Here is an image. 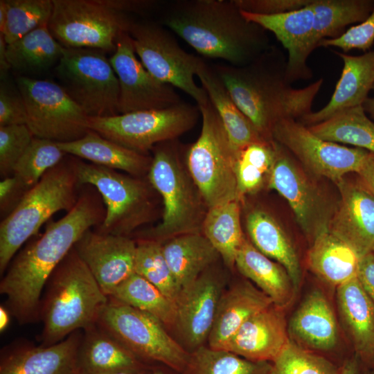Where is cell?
Listing matches in <instances>:
<instances>
[{
    "instance_id": "cell-1",
    "label": "cell",
    "mask_w": 374,
    "mask_h": 374,
    "mask_svg": "<svg viewBox=\"0 0 374 374\" xmlns=\"http://www.w3.org/2000/svg\"><path fill=\"white\" fill-rule=\"evenodd\" d=\"M105 206L97 190L83 186L75 206L13 257L0 281L6 306L19 324L39 321L41 297L49 277L89 229L105 217Z\"/></svg>"
},
{
    "instance_id": "cell-2",
    "label": "cell",
    "mask_w": 374,
    "mask_h": 374,
    "mask_svg": "<svg viewBox=\"0 0 374 374\" xmlns=\"http://www.w3.org/2000/svg\"><path fill=\"white\" fill-rule=\"evenodd\" d=\"M287 60L271 46L244 66L216 64L213 69L230 96L262 138L272 141V131L284 119L297 121L312 112L323 80L296 89L286 75Z\"/></svg>"
},
{
    "instance_id": "cell-3",
    "label": "cell",
    "mask_w": 374,
    "mask_h": 374,
    "mask_svg": "<svg viewBox=\"0 0 374 374\" xmlns=\"http://www.w3.org/2000/svg\"><path fill=\"white\" fill-rule=\"evenodd\" d=\"M160 24L202 55L246 65L271 45L267 30L248 20L234 0H176L166 3Z\"/></svg>"
},
{
    "instance_id": "cell-4",
    "label": "cell",
    "mask_w": 374,
    "mask_h": 374,
    "mask_svg": "<svg viewBox=\"0 0 374 374\" xmlns=\"http://www.w3.org/2000/svg\"><path fill=\"white\" fill-rule=\"evenodd\" d=\"M108 301L73 247L44 287L39 304V321L43 323L39 345L55 344L96 323Z\"/></svg>"
},
{
    "instance_id": "cell-5",
    "label": "cell",
    "mask_w": 374,
    "mask_h": 374,
    "mask_svg": "<svg viewBox=\"0 0 374 374\" xmlns=\"http://www.w3.org/2000/svg\"><path fill=\"white\" fill-rule=\"evenodd\" d=\"M80 185L75 157L66 154L48 170L0 223V275L13 257L52 215L71 211L76 204Z\"/></svg>"
},
{
    "instance_id": "cell-6",
    "label": "cell",
    "mask_w": 374,
    "mask_h": 374,
    "mask_svg": "<svg viewBox=\"0 0 374 374\" xmlns=\"http://www.w3.org/2000/svg\"><path fill=\"white\" fill-rule=\"evenodd\" d=\"M198 106V105H197ZM202 118L199 136L186 153L190 175L208 208L238 201V155L210 100L198 106Z\"/></svg>"
},
{
    "instance_id": "cell-7",
    "label": "cell",
    "mask_w": 374,
    "mask_h": 374,
    "mask_svg": "<svg viewBox=\"0 0 374 374\" xmlns=\"http://www.w3.org/2000/svg\"><path fill=\"white\" fill-rule=\"evenodd\" d=\"M97 323L145 364L184 371L190 353L152 315L109 297Z\"/></svg>"
},
{
    "instance_id": "cell-8",
    "label": "cell",
    "mask_w": 374,
    "mask_h": 374,
    "mask_svg": "<svg viewBox=\"0 0 374 374\" xmlns=\"http://www.w3.org/2000/svg\"><path fill=\"white\" fill-rule=\"evenodd\" d=\"M48 28L66 48H91L114 53L121 35L134 21L103 0H53Z\"/></svg>"
},
{
    "instance_id": "cell-9",
    "label": "cell",
    "mask_w": 374,
    "mask_h": 374,
    "mask_svg": "<svg viewBox=\"0 0 374 374\" xmlns=\"http://www.w3.org/2000/svg\"><path fill=\"white\" fill-rule=\"evenodd\" d=\"M59 84L89 117L119 114V84L105 52L66 48L53 69Z\"/></svg>"
},
{
    "instance_id": "cell-10",
    "label": "cell",
    "mask_w": 374,
    "mask_h": 374,
    "mask_svg": "<svg viewBox=\"0 0 374 374\" xmlns=\"http://www.w3.org/2000/svg\"><path fill=\"white\" fill-rule=\"evenodd\" d=\"M201 115L197 105L181 103L154 110L89 117L88 127L102 136L141 154L177 139L194 127Z\"/></svg>"
},
{
    "instance_id": "cell-11",
    "label": "cell",
    "mask_w": 374,
    "mask_h": 374,
    "mask_svg": "<svg viewBox=\"0 0 374 374\" xmlns=\"http://www.w3.org/2000/svg\"><path fill=\"white\" fill-rule=\"evenodd\" d=\"M75 166L80 185L94 187L105 206V219L94 230L128 236L136 226L149 219L151 193L146 182L77 157Z\"/></svg>"
},
{
    "instance_id": "cell-12",
    "label": "cell",
    "mask_w": 374,
    "mask_h": 374,
    "mask_svg": "<svg viewBox=\"0 0 374 374\" xmlns=\"http://www.w3.org/2000/svg\"><path fill=\"white\" fill-rule=\"evenodd\" d=\"M128 33L138 58L155 78L187 93L198 106L209 100L195 81L204 61L184 51L168 28L153 21H133Z\"/></svg>"
},
{
    "instance_id": "cell-13",
    "label": "cell",
    "mask_w": 374,
    "mask_h": 374,
    "mask_svg": "<svg viewBox=\"0 0 374 374\" xmlns=\"http://www.w3.org/2000/svg\"><path fill=\"white\" fill-rule=\"evenodd\" d=\"M34 137L66 143L83 137L90 130L89 116L59 84L24 76L16 79Z\"/></svg>"
},
{
    "instance_id": "cell-14",
    "label": "cell",
    "mask_w": 374,
    "mask_h": 374,
    "mask_svg": "<svg viewBox=\"0 0 374 374\" xmlns=\"http://www.w3.org/2000/svg\"><path fill=\"white\" fill-rule=\"evenodd\" d=\"M170 141L153 148L154 157L148 178L162 197L163 213L161 222L150 232L148 238L143 239L159 242L169 236L193 233L197 223L196 198L175 151L169 145Z\"/></svg>"
},
{
    "instance_id": "cell-15",
    "label": "cell",
    "mask_w": 374,
    "mask_h": 374,
    "mask_svg": "<svg viewBox=\"0 0 374 374\" xmlns=\"http://www.w3.org/2000/svg\"><path fill=\"white\" fill-rule=\"evenodd\" d=\"M272 139L312 172L336 184L348 173H357L371 152L324 141L294 119L277 123L272 131Z\"/></svg>"
},
{
    "instance_id": "cell-16",
    "label": "cell",
    "mask_w": 374,
    "mask_h": 374,
    "mask_svg": "<svg viewBox=\"0 0 374 374\" xmlns=\"http://www.w3.org/2000/svg\"><path fill=\"white\" fill-rule=\"evenodd\" d=\"M118 80L119 114L167 109L183 103L175 88L155 78L138 58L129 33L109 58Z\"/></svg>"
},
{
    "instance_id": "cell-17",
    "label": "cell",
    "mask_w": 374,
    "mask_h": 374,
    "mask_svg": "<svg viewBox=\"0 0 374 374\" xmlns=\"http://www.w3.org/2000/svg\"><path fill=\"white\" fill-rule=\"evenodd\" d=\"M275 143L276 157L267 182L268 187L276 190L287 200L299 225L314 239L328 230L332 214L330 213L321 193L287 155V150Z\"/></svg>"
},
{
    "instance_id": "cell-18",
    "label": "cell",
    "mask_w": 374,
    "mask_h": 374,
    "mask_svg": "<svg viewBox=\"0 0 374 374\" xmlns=\"http://www.w3.org/2000/svg\"><path fill=\"white\" fill-rule=\"evenodd\" d=\"M225 283L224 276L208 268L181 289L174 327L189 353L207 341Z\"/></svg>"
},
{
    "instance_id": "cell-19",
    "label": "cell",
    "mask_w": 374,
    "mask_h": 374,
    "mask_svg": "<svg viewBox=\"0 0 374 374\" xmlns=\"http://www.w3.org/2000/svg\"><path fill=\"white\" fill-rule=\"evenodd\" d=\"M104 293L112 292L134 272L136 242L129 236L87 231L74 245Z\"/></svg>"
},
{
    "instance_id": "cell-20",
    "label": "cell",
    "mask_w": 374,
    "mask_h": 374,
    "mask_svg": "<svg viewBox=\"0 0 374 374\" xmlns=\"http://www.w3.org/2000/svg\"><path fill=\"white\" fill-rule=\"evenodd\" d=\"M82 336L78 330L53 345L19 340L1 350L0 374H78L77 353Z\"/></svg>"
},
{
    "instance_id": "cell-21",
    "label": "cell",
    "mask_w": 374,
    "mask_h": 374,
    "mask_svg": "<svg viewBox=\"0 0 374 374\" xmlns=\"http://www.w3.org/2000/svg\"><path fill=\"white\" fill-rule=\"evenodd\" d=\"M341 199L328 230L350 246L361 258L374 247V196L359 179L337 184Z\"/></svg>"
},
{
    "instance_id": "cell-22",
    "label": "cell",
    "mask_w": 374,
    "mask_h": 374,
    "mask_svg": "<svg viewBox=\"0 0 374 374\" xmlns=\"http://www.w3.org/2000/svg\"><path fill=\"white\" fill-rule=\"evenodd\" d=\"M310 4L299 10L274 15L242 11L248 20L271 32L287 51L286 75L290 83L312 77L307 60L314 51L312 37L314 15Z\"/></svg>"
},
{
    "instance_id": "cell-23",
    "label": "cell",
    "mask_w": 374,
    "mask_h": 374,
    "mask_svg": "<svg viewBox=\"0 0 374 374\" xmlns=\"http://www.w3.org/2000/svg\"><path fill=\"white\" fill-rule=\"evenodd\" d=\"M290 341L282 308L272 304L249 318L224 350L250 361L272 363Z\"/></svg>"
},
{
    "instance_id": "cell-24",
    "label": "cell",
    "mask_w": 374,
    "mask_h": 374,
    "mask_svg": "<svg viewBox=\"0 0 374 374\" xmlns=\"http://www.w3.org/2000/svg\"><path fill=\"white\" fill-rule=\"evenodd\" d=\"M332 52L343 62L340 78L326 106L298 121L305 126L323 121L343 109L363 105L373 89L374 50L357 56L337 51Z\"/></svg>"
},
{
    "instance_id": "cell-25",
    "label": "cell",
    "mask_w": 374,
    "mask_h": 374,
    "mask_svg": "<svg viewBox=\"0 0 374 374\" xmlns=\"http://www.w3.org/2000/svg\"><path fill=\"white\" fill-rule=\"evenodd\" d=\"M76 366L78 374L137 373L152 367L97 323L82 330Z\"/></svg>"
},
{
    "instance_id": "cell-26",
    "label": "cell",
    "mask_w": 374,
    "mask_h": 374,
    "mask_svg": "<svg viewBox=\"0 0 374 374\" xmlns=\"http://www.w3.org/2000/svg\"><path fill=\"white\" fill-rule=\"evenodd\" d=\"M272 304L269 296L249 281L237 283L224 290L219 300L208 346L224 350L249 318Z\"/></svg>"
},
{
    "instance_id": "cell-27",
    "label": "cell",
    "mask_w": 374,
    "mask_h": 374,
    "mask_svg": "<svg viewBox=\"0 0 374 374\" xmlns=\"http://www.w3.org/2000/svg\"><path fill=\"white\" fill-rule=\"evenodd\" d=\"M288 332L296 344L308 350H330L338 340L333 310L319 290L308 294L292 315Z\"/></svg>"
},
{
    "instance_id": "cell-28",
    "label": "cell",
    "mask_w": 374,
    "mask_h": 374,
    "mask_svg": "<svg viewBox=\"0 0 374 374\" xmlns=\"http://www.w3.org/2000/svg\"><path fill=\"white\" fill-rule=\"evenodd\" d=\"M337 301L356 356L364 364L374 353V303L357 277L337 287Z\"/></svg>"
},
{
    "instance_id": "cell-29",
    "label": "cell",
    "mask_w": 374,
    "mask_h": 374,
    "mask_svg": "<svg viewBox=\"0 0 374 374\" xmlns=\"http://www.w3.org/2000/svg\"><path fill=\"white\" fill-rule=\"evenodd\" d=\"M57 143L66 154L136 177L148 174L152 161L148 154L127 148L92 130L78 140Z\"/></svg>"
},
{
    "instance_id": "cell-30",
    "label": "cell",
    "mask_w": 374,
    "mask_h": 374,
    "mask_svg": "<svg viewBox=\"0 0 374 374\" xmlns=\"http://www.w3.org/2000/svg\"><path fill=\"white\" fill-rule=\"evenodd\" d=\"M197 76L236 151L239 152L251 143L266 141L237 106L213 66L204 62Z\"/></svg>"
},
{
    "instance_id": "cell-31",
    "label": "cell",
    "mask_w": 374,
    "mask_h": 374,
    "mask_svg": "<svg viewBox=\"0 0 374 374\" xmlns=\"http://www.w3.org/2000/svg\"><path fill=\"white\" fill-rule=\"evenodd\" d=\"M235 265L274 305L283 308L291 301L294 287L286 269L262 253L245 238L238 251Z\"/></svg>"
},
{
    "instance_id": "cell-32",
    "label": "cell",
    "mask_w": 374,
    "mask_h": 374,
    "mask_svg": "<svg viewBox=\"0 0 374 374\" xmlns=\"http://www.w3.org/2000/svg\"><path fill=\"white\" fill-rule=\"evenodd\" d=\"M360 258L344 240L326 230L314 238L308 265L321 279L339 286L357 278Z\"/></svg>"
},
{
    "instance_id": "cell-33",
    "label": "cell",
    "mask_w": 374,
    "mask_h": 374,
    "mask_svg": "<svg viewBox=\"0 0 374 374\" xmlns=\"http://www.w3.org/2000/svg\"><path fill=\"white\" fill-rule=\"evenodd\" d=\"M64 51L52 35L48 25H43L6 46L10 69L19 76L30 78L54 69Z\"/></svg>"
},
{
    "instance_id": "cell-34",
    "label": "cell",
    "mask_w": 374,
    "mask_h": 374,
    "mask_svg": "<svg viewBox=\"0 0 374 374\" xmlns=\"http://www.w3.org/2000/svg\"><path fill=\"white\" fill-rule=\"evenodd\" d=\"M162 248L181 289L196 280L220 257L204 235L196 232L175 236Z\"/></svg>"
},
{
    "instance_id": "cell-35",
    "label": "cell",
    "mask_w": 374,
    "mask_h": 374,
    "mask_svg": "<svg viewBox=\"0 0 374 374\" xmlns=\"http://www.w3.org/2000/svg\"><path fill=\"white\" fill-rule=\"evenodd\" d=\"M251 242L262 253L281 265L289 274L294 288L301 279V269L297 253L289 238L267 212L256 209L246 220Z\"/></svg>"
},
{
    "instance_id": "cell-36",
    "label": "cell",
    "mask_w": 374,
    "mask_h": 374,
    "mask_svg": "<svg viewBox=\"0 0 374 374\" xmlns=\"http://www.w3.org/2000/svg\"><path fill=\"white\" fill-rule=\"evenodd\" d=\"M314 25L312 46L314 50L326 37H338L350 24L361 23L371 14L373 0H312Z\"/></svg>"
},
{
    "instance_id": "cell-37",
    "label": "cell",
    "mask_w": 374,
    "mask_h": 374,
    "mask_svg": "<svg viewBox=\"0 0 374 374\" xmlns=\"http://www.w3.org/2000/svg\"><path fill=\"white\" fill-rule=\"evenodd\" d=\"M307 127L324 141L346 143L374 153V123L362 105L343 109L323 121Z\"/></svg>"
},
{
    "instance_id": "cell-38",
    "label": "cell",
    "mask_w": 374,
    "mask_h": 374,
    "mask_svg": "<svg viewBox=\"0 0 374 374\" xmlns=\"http://www.w3.org/2000/svg\"><path fill=\"white\" fill-rule=\"evenodd\" d=\"M203 232L224 264L233 267L238 251L244 238L240 225L238 201L208 208L203 221Z\"/></svg>"
},
{
    "instance_id": "cell-39",
    "label": "cell",
    "mask_w": 374,
    "mask_h": 374,
    "mask_svg": "<svg viewBox=\"0 0 374 374\" xmlns=\"http://www.w3.org/2000/svg\"><path fill=\"white\" fill-rule=\"evenodd\" d=\"M66 156L57 142L34 137L13 168L15 207L46 172L60 163Z\"/></svg>"
},
{
    "instance_id": "cell-40",
    "label": "cell",
    "mask_w": 374,
    "mask_h": 374,
    "mask_svg": "<svg viewBox=\"0 0 374 374\" xmlns=\"http://www.w3.org/2000/svg\"><path fill=\"white\" fill-rule=\"evenodd\" d=\"M109 297L152 315L166 326H175L176 303L136 273L119 285Z\"/></svg>"
},
{
    "instance_id": "cell-41",
    "label": "cell",
    "mask_w": 374,
    "mask_h": 374,
    "mask_svg": "<svg viewBox=\"0 0 374 374\" xmlns=\"http://www.w3.org/2000/svg\"><path fill=\"white\" fill-rule=\"evenodd\" d=\"M271 368V362L250 361L204 345L190 353L181 374H269Z\"/></svg>"
},
{
    "instance_id": "cell-42",
    "label": "cell",
    "mask_w": 374,
    "mask_h": 374,
    "mask_svg": "<svg viewBox=\"0 0 374 374\" xmlns=\"http://www.w3.org/2000/svg\"><path fill=\"white\" fill-rule=\"evenodd\" d=\"M276 157L274 140L253 143L239 151L236 162L239 198L256 192L268 182Z\"/></svg>"
},
{
    "instance_id": "cell-43",
    "label": "cell",
    "mask_w": 374,
    "mask_h": 374,
    "mask_svg": "<svg viewBox=\"0 0 374 374\" xmlns=\"http://www.w3.org/2000/svg\"><path fill=\"white\" fill-rule=\"evenodd\" d=\"M134 272L176 303L181 289L166 261L160 242L147 239L136 242Z\"/></svg>"
},
{
    "instance_id": "cell-44",
    "label": "cell",
    "mask_w": 374,
    "mask_h": 374,
    "mask_svg": "<svg viewBox=\"0 0 374 374\" xmlns=\"http://www.w3.org/2000/svg\"><path fill=\"white\" fill-rule=\"evenodd\" d=\"M6 22L3 33L7 44L35 29L48 25L52 15L53 0H4Z\"/></svg>"
},
{
    "instance_id": "cell-45",
    "label": "cell",
    "mask_w": 374,
    "mask_h": 374,
    "mask_svg": "<svg viewBox=\"0 0 374 374\" xmlns=\"http://www.w3.org/2000/svg\"><path fill=\"white\" fill-rule=\"evenodd\" d=\"M272 374H339L326 358L317 355L293 341L290 343L271 363Z\"/></svg>"
},
{
    "instance_id": "cell-46",
    "label": "cell",
    "mask_w": 374,
    "mask_h": 374,
    "mask_svg": "<svg viewBox=\"0 0 374 374\" xmlns=\"http://www.w3.org/2000/svg\"><path fill=\"white\" fill-rule=\"evenodd\" d=\"M34 136L26 125L0 127V175L12 176L13 168Z\"/></svg>"
},
{
    "instance_id": "cell-47",
    "label": "cell",
    "mask_w": 374,
    "mask_h": 374,
    "mask_svg": "<svg viewBox=\"0 0 374 374\" xmlns=\"http://www.w3.org/2000/svg\"><path fill=\"white\" fill-rule=\"evenodd\" d=\"M374 44V6L369 16L362 22L349 28L341 35L321 40L317 47H336L343 53L353 49L367 52Z\"/></svg>"
},
{
    "instance_id": "cell-48",
    "label": "cell",
    "mask_w": 374,
    "mask_h": 374,
    "mask_svg": "<svg viewBox=\"0 0 374 374\" xmlns=\"http://www.w3.org/2000/svg\"><path fill=\"white\" fill-rule=\"evenodd\" d=\"M27 114L24 100L17 89L13 91L4 82L0 87V127L26 125Z\"/></svg>"
},
{
    "instance_id": "cell-49",
    "label": "cell",
    "mask_w": 374,
    "mask_h": 374,
    "mask_svg": "<svg viewBox=\"0 0 374 374\" xmlns=\"http://www.w3.org/2000/svg\"><path fill=\"white\" fill-rule=\"evenodd\" d=\"M312 0H234L244 12L274 15L288 12L308 6Z\"/></svg>"
},
{
    "instance_id": "cell-50",
    "label": "cell",
    "mask_w": 374,
    "mask_h": 374,
    "mask_svg": "<svg viewBox=\"0 0 374 374\" xmlns=\"http://www.w3.org/2000/svg\"><path fill=\"white\" fill-rule=\"evenodd\" d=\"M357 278L364 291L374 303V253L360 258Z\"/></svg>"
},
{
    "instance_id": "cell-51",
    "label": "cell",
    "mask_w": 374,
    "mask_h": 374,
    "mask_svg": "<svg viewBox=\"0 0 374 374\" xmlns=\"http://www.w3.org/2000/svg\"><path fill=\"white\" fill-rule=\"evenodd\" d=\"M111 8L118 12L143 13L152 10L161 3L152 0H103Z\"/></svg>"
},
{
    "instance_id": "cell-52",
    "label": "cell",
    "mask_w": 374,
    "mask_h": 374,
    "mask_svg": "<svg viewBox=\"0 0 374 374\" xmlns=\"http://www.w3.org/2000/svg\"><path fill=\"white\" fill-rule=\"evenodd\" d=\"M357 174L361 181L374 196V153H369L364 163Z\"/></svg>"
},
{
    "instance_id": "cell-53",
    "label": "cell",
    "mask_w": 374,
    "mask_h": 374,
    "mask_svg": "<svg viewBox=\"0 0 374 374\" xmlns=\"http://www.w3.org/2000/svg\"><path fill=\"white\" fill-rule=\"evenodd\" d=\"M364 364L357 356L346 360L340 368L339 374H365Z\"/></svg>"
},
{
    "instance_id": "cell-54",
    "label": "cell",
    "mask_w": 374,
    "mask_h": 374,
    "mask_svg": "<svg viewBox=\"0 0 374 374\" xmlns=\"http://www.w3.org/2000/svg\"><path fill=\"white\" fill-rule=\"evenodd\" d=\"M6 46L3 35H0V71L1 80L5 78L8 71L10 69L6 57Z\"/></svg>"
},
{
    "instance_id": "cell-55",
    "label": "cell",
    "mask_w": 374,
    "mask_h": 374,
    "mask_svg": "<svg viewBox=\"0 0 374 374\" xmlns=\"http://www.w3.org/2000/svg\"><path fill=\"white\" fill-rule=\"evenodd\" d=\"M12 314L5 305L0 306V332H3L9 326Z\"/></svg>"
},
{
    "instance_id": "cell-56",
    "label": "cell",
    "mask_w": 374,
    "mask_h": 374,
    "mask_svg": "<svg viewBox=\"0 0 374 374\" xmlns=\"http://www.w3.org/2000/svg\"><path fill=\"white\" fill-rule=\"evenodd\" d=\"M372 90L373 91V96L368 97L362 106L366 113L369 114L370 116L374 119V85Z\"/></svg>"
},
{
    "instance_id": "cell-57",
    "label": "cell",
    "mask_w": 374,
    "mask_h": 374,
    "mask_svg": "<svg viewBox=\"0 0 374 374\" xmlns=\"http://www.w3.org/2000/svg\"><path fill=\"white\" fill-rule=\"evenodd\" d=\"M151 374H181L167 366L159 365L152 367Z\"/></svg>"
},
{
    "instance_id": "cell-58",
    "label": "cell",
    "mask_w": 374,
    "mask_h": 374,
    "mask_svg": "<svg viewBox=\"0 0 374 374\" xmlns=\"http://www.w3.org/2000/svg\"><path fill=\"white\" fill-rule=\"evenodd\" d=\"M6 22V8L4 0L0 1V34L3 33Z\"/></svg>"
},
{
    "instance_id": "cell-59",
    "label": "cell",
    "mask_w": 374,
    "mask_h": 374,
    "mask_svg": "<svg viewBox=\"0 0 374 374\" xmlns=\"http://www.w3.org/2000/svg\"><path fill=\"white\" fill-rule=\"evenodd\" d=\"M366 367L374 370V353L371 357L367 360V362L363 364Z\"/></svg>"
},
{
    "instance_id": "cell-60",
    "label": "cell",
    "mask_w": 374,
    "mask_h": 374,
    "mask_svg": "<svg viewBox=\"0 0 374 374\" xmlns=\"http://www.w3.org/2000/svg\"><path fill=\"white\" fill-rule=\"evenodd\" d=\"M152 367L148 370L141 371V372H137V373L123 372V373H112V374H151Z\"/></svg>"
},
{
    "instance_id": "cell-61",
    "label": "cell",
    "mask_w": 374,
    "mask_h": 374,
    "mask_svg": "<svg viewBox=\"0 0 374 374\" xmlns=\"http://www.w3.org/2000/svg\"><path fill=\"white\" fill-rule=\"evenodd\" d=\"M365 374H374V370H368L367 372H365Z\"/></svg>"
},
{
    "instance_id": "cell-62",
    "label": "cell",
    "mask_w": 374,
    "mask_h": 374,
    "mask_svg": "<svg viewBox=\"0 0 374 374\" xmlns=\"http://www.w3.org/2000/svg\"><path fill=\"white\" fill-rule=\"evenodd\" d=\"M373 251V252L374 253V247H373V251Z\"/></svg>"
},
{
    "instance_id": "cell-63",
    "label": "cell",
    "mask_w": 374,
    "mask_h": 374,
    "mask_svg": "<svg viewBox=\"0 0 374 374\" xmlns=\"http://www.w3.org/2000/svg\"><path fill=\"white\" fill-rule=\"evenodd\" d=\"M269 374H272L271 371H270Z\"/></svg>"
}]
</instances>
